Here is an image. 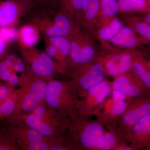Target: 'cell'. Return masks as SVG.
<instances>
[{"label":"cell","instance_id":"6da1fadb","mask_svg":"<svg viewBox=\"0 0 150 150\" xmlns=\"http://www.w3.org/2000/svg\"><path fill=\"white\" fill-rule=\"evenodd\" d=\"M67 134L79 150H112L123 140L115 128L77 111L68 118Z\"/></svg>","mask_w":150,"mask_h":150},{"label":"cell","instance_id":"7a4b0ae2","mask_svg":"<svg viewBox=\"0 0 150 150\" xmlns=\"http://www.w3.org/2000/svg\"><path fill=\"white\" fill-rule=\"evenodd\" d=\"M26 65V71L20 76L16 107L11 117L30 113L45 100L48 80L34 74Z\"/></svg>","mask_w":150,"mask_h":150},{"label":"cell","instance_id":"3957f363","mask_svg":"<svg viewBox=\"0 0 150 150\" xmlns=\"http://www.w3.org/2000/svg\"><path fill=\"white\" fill-rule=\"evenodd\" d=\"M79 97L72 81L55 79L48 81L45 103L61 114L69 118L77 111Z\"/></svg>","mask_w":150,"mask_h":150},{"label":"cell","instance_id":"277c9868","mask_svg":"<svg viewBox=\"0 0 150 150\" xmlns=\"http://www.w3.org/2000/svg\"><path fill=\"white\" fill-rule=\"evenodd\" d=\"M19 49L21 57L30 69L39 77L49 81L55 79L58 74H68L66 65L56 62L45 51L35 47Z\"/></svg>","mask_w":150,"mask_h":150},{"label":"cell","instance_id":"5b68a950","mask_svg":"<svg viewBox=\"0 0 150 150\" xmlns=\"http://www.w3.org/2000/svg\"><path fill=\"white\" fill-rule=\"evenodd\" d=\"M9 121L7 134L13 139L18 150H50L54 139L43 136L21 121L13 119Z\"/></svg>","mask_w":150,"mask_h":150},{"label":"cell","instance_id":"8992f818","mask_svg":"<svg viewBox=\"0 0 150 150\" xmlns=\"http://www.w3.org/2000/svg\"><path fill=\"white\" fill-rule=\"evenodd\" d=\"M150 114V96L132 98L115 125V129L121 139L124 140L132 127Z\"/></svg>","mask_w":150,"mask_h":150},{"label":"cell","instance_id":"52a82bcc","mask_svg":"<svg viewBox=\"0 0 150 150\" xmlns=\"http://www.w3.org/2000/svg\"><path fill=\"white\" fill-rule=\"evenodd\" d=\"M104 75L103 67L97 59L80 67L69 76L74 85L80 99L88 91L104 81Z\"/></svg>","mask_w":150,"mask_h":150},{"label":"cell","instance_id":"ba28073f","mask_svg":"<svg viewBox=\"0 0 150 150\" xmlns=\"http://www.w3.org/2000/svg\"><path fill=\"white\" fill-rule=\"evenodd\" d=\"M33 8L35 11L31 15L28 23L34 25L43 36L47 37L69 36L72 33L59 27L58 23L59 12L54 11L52 8L38 6Z\"/></svg>","mask_w":150,"mask_h":150},{"label":"cell","instance_id":"9c48e42d","mask_svg":"<svg viewBox=\"0 0 150 150\" xmlns=\"http://www.w3.org/2000/svg\"><path fill=\"white\" fill-rule=\"evenodd\" d=\"M112 91V82L105 79L88 91L84 96L79 99L77 112L79 115L87 117L96 115L105 100Z\"/></svg>","mask_w":150,"mask_h":150},{"label":"cell","instance_id":"30bf717a","mask_svg":"<svg viewBox=\"0 0 150 150\" xmlns=\"http://www.w3.org/2000/svg\"><path fill=\"white\" fill-rule=\"evenodd\" d=\"M36 6L33 0H0V28L16 26Z\"/></svg>","mask_w":150,"mask_h":150},{"label":"cell","instance_id":"8fae6325","mask_svg":"<svg viewBox=\"0 0 150 150\" xmlns=\"http://www.w3.org/2000/svg\"><path fill=\"white\" fill-rule=\"evenodd\" d=\"M112 87V90L122 92L131 98L149 96L150 95V88L133 71L114 77Z\"/></svg>","mask_w":150,"mask_h":150},{"label":"cell","instance_id":"7c38bea8","mask_svg":"<svg viewBox=\"0 0 150 150\" xmlns=\"http://www.w3.org/2000/svg\"><path fill=\"white\" fill-rule=\"evenodd\" d=\"M135 58L131 53L125 52L97 59L103 67L105 74L114 78L130 71Z\"/></svg>","mask_w":150,"mask_h":150},{"label":"cell","instance_id":"4fadbf2b","mask_svg":"<svg viewBox=\"0 0 150 150\" xmlns=\"http://www.w3.org/2000/svg\"><path fill=\"white\" fill-rule=\"evenodd\" d=\"M132 98L123 101H117L111 98L105 100L99 112L97 114L96 119L115 129V125L118 118L126 110Z\"/></svg>","mask_w":150,"mask_h":150},{"label":"cell","instance_id":"5bb4252c","mask_svg":"<svg viewBox=\"0 0 150 150\" xmlns=\"http://www.w3.org/2000/svg\"><path fill=\"white\" fill-rule=\"evenodd\" d=\"M137 149H150V114L136 123L124 138Z\"/></svg>","mask_w":150,"mask_h":150},{"label":"cell","instance_id":"9a60e30c","mask_svg":"<svg viewBox=\"0 0 150 150\" xmlns=\"http://www.w3.org/2000/svg\"><path fill=\"white\" fill-rule=\"evenodd\" d=\"M40 33L32 23L21 25L17 31L16 40L19 49H28L35 47L39 42Z\"/></svg>","mask_w":150,"mask_h":150},{"label":"cell","instance_id":"2e32d148","mask_svg":"<svg viewBox=\"0 0 150 150\" xmlns=\"http://www.w3.org/2000/svg\"><path fill=\"white\" fill-rule=\"evenodd\" d=\"M18 74L13 62L7 55L0 61V81L15 87L19 84L20 76Z\"/></svg>","mask_w":150,"mask_h":150},{"label":"cell","instance_id":"e0dca14e","mask_svg":"<svg viewBox=\"0 0 150 150\" xmlns=\"http://www.w3.org/2000/svg\"><path fill=\"white\" fill-rule=\"evenodd\" d=\"M110 40L114 45L124 48H132L138 43L134 31L129 27H123Z\"/></svg>","mask_w":150,"mask_h":150},{"label":"cell","instance_id":"ac0fdd59","mask_svg":"<svg viewBox=\"0 0 150 150\" xmlns=\"http://www.w3.org/2000/svg\"><path fill=\"white\" fill-rule=\"evenodd\" d=\"M131 70L150 88L149 62H147L140 57H136L133 60Z\"/></svg>","mask_w":150,"mask_h":150},{"label":"cell","instance_id":"d6986e66","mask_svg":"<svg viewBox=\"0 0 150 150\" xmlns=\"http://www.w3.org/2000/svg\"><path fill=\"white\" fill-rule=\"evenodd\" d=\"M45 37L58 50L61 56L65 59L66 64L67 58L69 56L71 50V42L69 36Z\"/></svg>","mask_w":150,"mask_h":150},{"label":"cell","instance_id":"ffe728a7","mask_svg":"<svg viewBox=\"0 0 150 150\" xmlns=\"http://www.w3.org/2000/svg\"><path fill=\"white\" fill-rule=\"evenodd\" d=\"M123 27V23L118 19H113L108 25L99 30L98 36L103 40H110Z\"/></svg>","mask_w":150,"mask_h":150},{"label":"cell","instance_id":"44dd1931","mask_svg":"<svg viewBox=\"0 0 150 150\" xmlns=\"http://www.w3.org/2000/svg\"><path fill=\"white\" fill-rule=\"evenodd\" d=\"M119 10L123 11H141L149 8L150 3L147 0H118Z\"/></svg>","mask_w":150,"mask_h":150},{"label":"cell","instance_id":"7402d4cb","mask_svg":"<svg viewBox=\"0 0 150 150\" xmlns=\"http://www.w3.org/2000/svg\"><path fill=\"white\" fill-rule=\"evenodd\" d=\"M100 0H83L81 10L88 20L94 18L99 13Z\"/></svg>","mask_w":150,"mask_h":150},{"label":"cell","instance_id":"603a6c76","mask_svg":"<svg viewBox=\"0 0 150 150\" xmlns=\"http://www.w3.org/2000/svg\"><path fill=\"white\" fill-rule=\"evenodd\" d=\"M60 11L67 14L72 19L73 15L81 11L83 0H59Z\"/></svg>","mask_w":150,"mask_h":150},{"label":"cell","instance_id":"cb8c5ba5","mask_svg":"<svg viewBox=\"0 0 150 150\" xmlns=\"http://www.w3.org/2000/svg\"><path fill=\"white\" fill-rule=\"evenodd\" d=\"M103 14L113 16L119 11L118 0H100V8Z\"/></svg>","mask_w":150,"mask_h":150},{"label":"cell","instance_id":"d4e9b609","mask_svg":"<svg viewBox=\"0 0 150 150\" xmlns=\"http://www.w3.org/2000/svg\"><path fill=\"white\" fill-rule=\"evenodd\" d=\"M95 56V50L93 46L89 45H83L82 43L80 52L79 68L93 61Z\"/></svg>","mask_w":150,"mask_h":150},{"label":"cell","instance_id":"484cf974","mask_svg":"<svg viewBox=\"0 0 150 150\" xmlns=\"http://www.w3.org/2000/svg\"><path fill=\"white\" fill-rule=\"evenodd\" d=\"M43 40L45 46V51L46 54L56 62L66 65L65 59L62 57L58 50L48 41L45 36H43Z\"/></svg>","mask_w":150,"mask_h":150},{"label":"cell","instance_id":"4316f807","mask_svg":"<svg viewBox=\"0 0 150 150\" xmlns=\"http://www.w3.org/2000/svg\"><path fill=\"white\" fill-rule=\"evenodd\" d=\"M16 144L11 137L6 133L0 137V150H17Z\"/></svg>","mask_w":150,"mask_h":150},{"label":"cell","instance_id":"83f0119b","mask_svg":"<svg viewBox=\"0 0 150 150\" xmlns=\"http://www.w3.org/2000/svg\"><path fill=\"white\" fill-rule=\"evenodd\" d=\"M135 28L139 34L148 41L150 40V25L146 22H140L136 25Z\"/></svg>","mask_w":150,"mask_h":150},{"label":"cell","instance_id":"f1b7e54d","mask_svg":"<svg viewBox=\"0 0 150 150\" xmlns=\"http://www.w3.org/2000/svg\"><path fill=\"white\" fill-rule=\"evenodd\" d=\"M9 43L0 35V61L9 53Z\"/></svg>","mask_w":150,"mask_h":150},{"label":"cell","instance_id":"f546056e","mask_svg":"<svg viewBox=\"0 0 150 150\" xmlns=\"http://www.w3.org/2000/svg\"><path fill=\"white\" fill-rule=\"evenodd\" d=\"M110 94H111L112 97L115 100L117 101H123L131 98L127 96L125 94L119 91L112 90Z\"/></svg>","mask_w":150,"mask_h":150},{"label":"cell","instance_id":"4dcf8cb0","mask_svg":"<svg viewBox=\"0 0 150 150\" xmlns=\"http://www.w3.org/2000/svg\"><path fill=\"white\" fill-rule=\"evenodd\" d=\"M112 150H138L133 145L128 144L126 141L122 140L116 145Z\"/></svg>","mask_w":150,"mask_h":150},{"label":"cell","instance_id":"1f68e13d","mask_svg":"<svg viewBox=\"0 0 150 150\" xmlns=\"http://www.w3.org/2000/svg\"><path fill=\"white\" fill-rule=\"evenodd\" d=\"M37 6L52 8L57 0H33Z\"/></svg>","mask_w":150,"mask_h":150},{"label":"cell","instance_id":"d6a6232c","mask_svg":"<svg viewBox=\"0 0 150 150\" xmlns=\"http://www.w3.org/2000/svg\"><path fill=\"white\" fill-rule=\"evenodd\" d=\"M145 20H146V22L147 23H150V13H148L147 15L146 16V18H145Z\"/></svg>","mask_w":150,"mask_h":150},{"label":"cell","instance_id":"836d02e7","mask_svg":"<svg viewBox=\"0 0 150 150\" xmlns=\"http://www.w3.org/2000/svg\"><path fill=\"white\" fill-rule=\"evenodd\" d=\"M2 134L1 133V129H0V137H1V136Z\"/></svg>","mask_w":150,"mask_h":150},{"label":"cell","instance_id":"e575fe53","mask_svg":"<svg viewBox=\"0 0 150 150\" xmlns=\"http://www.w3.org/2000/svg\"><path fill=\"white\" fill-rule=\"evenodd\" d=\"M147 1L148 2H149V3H150V0H147Z\"/></svg>","mask_w":150,"mask_h":150}]
</instances>
